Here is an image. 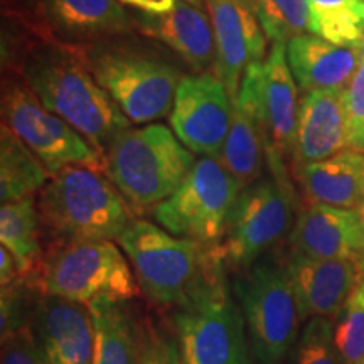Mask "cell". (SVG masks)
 <instances>
[{"label":"cell","instance_id":"1","mask_svg":"<svg viewBox=\"0 0 364 364\" xmlns=\"http://www.w3.org/2000/svg\"><path fill=\"white\" fill-rule=\"evenodd\" d=\"M2 71H16L49 112L68 122L100 156L132 122L86 65L81 49L31 36L2 16Z\"/></svg>","mask_w":364,"mask_h":364},{"label":"cell","instance_id":"2","mask_svg":"<svg viewBox=\"0 0 364 364\" xmlns=\"http://www.w3.org/2000/svg\"><path fill=\"white\" fill-rule=\"evenodd\" d=\"M86 65L135 125L169 117L177 86L186 75L176 54L139 31L122 33L81 46Z\"/></svg>","mask_w":364,"mask_h":364},{"label":"cell","instance_id":"3","mask_svg":"<svg viewBox=\"0 0 364 364\" xmlns=\"http://www.w3.org/2000/svg\"><path fill=\"white\" fill-rule=\"evenodd\" d=\"M43 235L51 243L118 240L134 209L102 169L71 166L54 172L39 191Z\"/></svg>","mask_w":364,"mask_h":364},{"label":"cell","instance_id":"4","mask_svg":"<svg viewBox=\"0 0 364 364\" xmlns=\"http://www.w3.org/2000/svg\"><path fill=\"white\" fill-rule=\"evenodd\" d=\"M102 159L103 172L136 213L166 201L196 164L174 132L157 122L122 130Z\"/></svg>","mask_w":364,"mask_h":364},{"label":"cell","instance_id":"5","mask_svg":"<svg viewBox=\"0 0 364 364\" xmlns=\"http://www.w3.org/2000/svg\"><path fill=\"white\" fill-rule=\"evenodd\" d=\"M223 263L216 253L203 280L176 306L182 364H252L247 324L231 297Z\"/></svg>","mask_w":364,"mask_h":364},{"label":"cell","instance_id":"6","mask_svg":"<svg viewBox=\"0 0 364 364\" xmlns=\"http://www.w3.org/2000/svg\"><path fill=\"white\" fill-rule=\"evenodd\" d=\"M26 284L39 295L85 306L97 299L129 302L139 295L134 268L112 241L51 243Z\"/></svg>","mask_w":364,"mask_h":364},{"label":"cell","instance_id":"7","mask_svg":"<svg viewBox=\"0 0 364 364\" xmlns=\"http://www.w3.org/2000/svg\"><path fill=\"white\" fill-rule=\"evenodd\" d=\"M118 243L132 263L144 294L159 306H179L198 287L216 250L181 238L147 220H132Z\"/></svg>","mask_w":364,"mask_h":364},{"label":"cell","instance_id":"8","mask_svg":"<svg viewBox=\"0 0 364 364\" xmlns=\"http://www.w3.org/2000/svg\"><path fill=\"white\" fill-rule=\"evenodd\" d=\"M243 188L218 159L201 157L176 193L152 209V216L169 233L216 248Z\"/></svg>","mask_w":364,"mask_h":364},{"label":"cell","instance_id":"9","mask_svg":"<svg viewBox=\"0 0 364 364\" xmlns=\"http://www.w3.org/2000/svg\"><path fill=\"white\" fill-rule=\"evenodd\" d=\"M255 358L260 364H282L297 341V300L287 267L255 262L235 280Z\"/></svg>","mask_w":364,"mask_h":364},{"label":"cell","instance_id":"10","mask_svg":"<svg viewBox=\"0 0 364 364\" xmlns=\"http://www.w3.org/2000/svg\"><path fill=\"white\" fill-rule=\"evenodd\" d=\"M295 206L289 171L270 172V177L245 186L216 253L233 267H252L292 230Z\"/></svg>","mask_w":364,"mask_h":364},{"label":"cell","instance_id":"11","mask_svg":"<svg viewBox=\"0 0 364 364\" xmlns=\"http://www.w3.org/2000/svg\"><path fill=\"white\" fill-rule=\"evenodd\" d=\"M2 125L11 129L44 164L49 174L71 166L103 171V159L68 122L49 112L16 71H4Z\"/></svg>","mask_w":364,"mask_h":364},{"label":"cell","instance_id":"12","mask_svg":"<svg viewBox=\"0 0 364 364\" xmlns=\"http://www.w3.org/2000/svg\"><path fill=\"white\" fill-rule=\"evenodd\" d=\"M2 16L34 38L76 48L136 31L120 0H2Z\"/></svg>","mask_w":364,"mask_h":364},{"label":"cell","instance_id":"13","mask_svg":"<svg viewBox=\"0 0 364 364\" xmlns=\"http://www.w3.org/2000/svg\"><path fill=\"white\" fill-rule=\"evenodd\" d=\"M299 86L287 61L285 43L272 44L265 61L253 63L245 71L238 102L260 120L267 139L268 166L285 164L294 157L299 124Z\"/></svg>","mask_w":364,"mask_h":364},{"label":"cell","instance_id":"14","mask_svg":"<svg viewBox=\"0 0 364 364\" xmlns=\"http://www.w3.org/2000/svg\"><path fill=\"white\" fill-rule=\"evenodd\" d=\"M233 113V98L215 71L186 73L177 86L169 122L191 152L220 159Z\"/></svg>","mask_w":364,"mask_h":364},{"label":"cell","instance_id":"15","mask_svg":"<svg viewBox=\"0 0 364 364\" xmlns=\"http://www.w3.org/2000/svg\"><path fill=\"white\" fill-rule=\"evenodd\" d=\"M208 12L216 46L213 71L220 76L230 97L236 102L248 66L265 61L268 39L253 11L235 0H208Z\"/></svg>","mask_w":364,"mask_h":364},{"label":"cell","instance_id":"16","mask_svg":"<svg viewBox=\"0 0 364 364\" xmlns=\"http://www.w3.org/2000/svg\"><path fill=\"white\" fill-rule=\"evenodd\" d=\"M33 331L48 364H93L95 327L85 304L38 294Z\"/></svg>","mask_w":364,"mask_h":364},{"label":"cell","instance_id":"17","mask_svg":"<svg viewBox=\"0 0 364 364\" xmlns=\"http://www.w3.org/2000/svg\"><path fill=\"white\" fill-rule=\"evenodd\" d=\"M290 284L297 300L300 322L312 317H338L363 272V262L317 260L292 253L289 265Z\"/></svg>","mask_w":364,"mask_h":364},{"label":"cell","instance_id":"18","mask_svg":"<svg viewBox=\"0 0 364 364\" xmlns=\"http://www.w3.org/2000/svg\"><path fill=\"white\" fill-rule=\"evenodd\" d=\"M139 33L159 41L189 68L191 73L209 71L215 66V31L208 9L177 0L172 11L161 16L136 11Z\"/></svg>","mask_w":364,"mask_h":364},{"label":"cell","instance_id":"19","mask_svg":"<svg viewBox=\"0 0 364 364\" xmlns=\"http://www.w3.org/2000/svg\"><path fill=\"white\" fill-rule=\"evenodd\" d=\"M292 253L317 260L363 258V228L356 209L309 204L289 235Z\"/></svg>","mask_w":364,"mask_h":364},{"label":"cell","instance_id":"20","mask_svg":"<svg viewBox=\"0 0 364 364\" xmlns=\"http://www.w3.org/2000/svg\"><path fill=\"white\" fill-rule=\"evenodd\" d=\"M348 149L344 90H321L300 100L294 145L295 169L324 161Z\"/></svg>","mask_w":364,"mask_h":364},{"label":"cell","instance_id":"21","mask_svg":"<svg viewBox=\"0 0 364 364\" xmlns=\"http://www.w3.org/2000/svg\"><path fill=\"white\" fill-rule=\"evenodd\" d=\"M287 61L304 95L321 90H344L361 66L359 51L316 34H300L285 44Z\"/></svg>","mask_w":364,"mask_h":364},{"label":"cell","instance_id":"22","mask_svg":"<svg viewBox=\"0 0 364 364\" xmlns=\"http://www.w3.org/2000/svg\"><path fill=\"white\" fill-rule=\"evenodd\" d=\"M297 177L311 204L356 209L364 201V152L344 149L300 167Z\"/></svg>","mask_w":364,"mask_h":364},{"label":"cell","instance_id":"23","mask_svg":"<svg viewBox=\"0 0 364 364\" xmlns=\"http://www.w3.org/2000/svg\"><path fill=\"white\" fill-rule=\"evenodd\" d=\"M95 327L93 364H142L145 341L127 302L97 299L88 304Z\"/></svg>","mask_w":364,"mask_h":364},{"label":"cell","instance_id":"24","mask_svg":"<svg viewBox=\"0 0 364 364\" xmlns=\"http://www.w3.org/2000/svg\"><path fill=\"white\" fill-rule=\"evenodd\" d=\"M223 167L243 186L262 179L268 166V147L257 115L236 100L230 134L218 159Z\"/></svg>","mask_w":364,"mask_h":364},{"label":"cell","instance_id":"25","mask_svg":"<svg viewBox=\"0 0 364 364\" xmlns=\"http://www.w3.org/2000/svg\"><path fill=\"white\" fill-rule=\"evenodd\" d=\"M43 226L34 198L2 204L0 208V241L17 263L22 280L34 275L44 250L41 247Z\"/></svg>","mask_w":364,"mask_h":364},{"label":"cell","instance_id":"26","mask_svg":"<svg viewBox=\"0 0 364 364\" xmlns=\"http://www.w3.org/2000/svg\"><path fill=\"white\" fill-rule=\"evenodd\" d=\"M49 171L11 129H0V201L34 198L49 181Z\"/></svg>","mask_w":364,"mask_h":364},{"label":"cell","instance_id":"27","mask_svg":"<svg viewBox=\"0 0 364 364\" xmlns=\"http://www.w3.org/2000/svg\"><path fill=\"white\" fill-rule=\"evenodd\" d=\"M309 33L359 49L364 38V0H309Z\"/></svg>","mask_w":364,"mask_h":364},{"label":"cell","instance_id":"28","mask_svg":"<svg viewBox=\"0 0 364 364\" xmlns=\"http://www.w3.org/2000/svg\"><path fill=\"white\" fill-rule=\"evenodd\" d=\"M253 14L272 44L309 33V0H257Z\"/></svg>","mask_w":364,"mask_h":364},{"label":"cell","instance_id":"29","mask_svg":"<svg viewBox=\"0 0 364 364\" xmlns=\"http://www.w3.org/2000/svg\"><path fill=\"white\" fill-rule=\"evenodd\" d=\"M356 287L341 309L334 341L344 364H361L364 358V260Z\"/></svg>","mask_w":364,"mask_h":364},{"label":"cell","instance_id":"30","mask_svg":"<svg viewBox=\"0 0 364 364\" xmlns=\"http://www.w3.org/2000/svg\"><path fill=\"white\" fill-rule=\"evenodd\" d=\"M294 364H344L336 346L331 318H309L295 346Z\"/></svg>","mask_w":364,"mask_h":364},{"label":"cell","instance_id":"31","mask_svg":"<svg viewBox=\"0 0 364 364\" xmlns=\"http://www.w3.org/2000/svg\"><path fill=\"white\" fill-rule=\"evenodd\" d=\"M348 149L364 152V65L358 68L344 88Z\"/></svg>","mask_w":364,"mask_h":364},{"label":"cell","instance_id":"32","mask_svg":"<svg viewBox=\"0 0 364 364\" xmlns=\"http://www.w3.org/2000/svg\"><path fill=\"white\" fill-rule=\"evenodd\" d=\"M2 364H48L33 327L2 338Z\"/></svg>","mask_w":364,"mask_h":364},{"label":"cell","instance_id":"33","mask_svg":"<svg viewBox=\"0 0 364 364\" xmlns=\"http://www.w3.org/2000/svg\"><path fill=\"white\" fill-rule=\"evenodd\" d=\"M142 364H182L179 346L159 334H150L145 341Z\"/></svg>","mask_w":364,"mask_h":364},{"label":"cell","instance_id":"34","mask_svg":"<svg viewBox=\"0 0 364 364\" xmlns=\"http://www.w3.org/2000/svg\"><path fill=\"white\" fill-rule=\"evenodd\" d=\"M124 4L134 7L135 11L161 16V14H167L172 11L177 0H124Z\"/></svg>","mask_w":364,"mask_h":364},{"label":"cell","instance_id":"35","mask_svg":"<svg viewBox=\"0 0 364 364\" xmlns=\"http://www.w3.org/2000/svg\"><path fill=\"white\" fill-rule=\"evenodd\" d=\"M21 280L17 263L7 248H0V284L2 287L12 285L14 282Z\"/></svg>","mask_w":364,"mask_h":364},{"label":"cell","instance_id":"36","mask_svg":"<svg viewBox=\"0 0 364 364\" xmlns=\"http://www.w3.org/2000/svg\"><path fill=\"white\" fill-rule=\"evenodd\" d=\"M358 215H359V221H361V228H363V240H364V201L359 208H356ZM363 260H364V248H363Z\"/></svg>","mask_w":364,"mask_h":364},{"label":"cell","instance_id":"37","mask_svg":"<svg viewBox=\"0 0 364 364\" xmlns=\"http://www.w3.org/2000/svg\"><path fill=\"white\" fill-rule=\"evenodd\" d=\"M235 2H238L240 6H243V7L250 9V11H253L255 4H257V0H235Z\"/></svg>","mask_w":364,"mask_h":364},{"label":"cell","instance_id":"38","mask_svg":"<svg viewBox=\"0 0 364 364\" xmlns=\"http://www.w3.org/2000/svg\"><path fill=\"white\" fill-rule=\"evenodd\" d=\"M186 2L193 4V6H198V7L208 9V0H186Z\"/></svg>","mask_w":364,"mask_h":364},{"label":"cell","instance_id":"39","mask_svg":"<svg viewBox=\"0 0 364 364\" xmlns=\"http://www.w3.org/2000/svg\"><path fill=\"white\" fill-rule=\"evenodd\" d=\"M359 59H361V65H364V38H363V43L359 46Z\"/></svg>","mask_w":364,"mask_h":364},{"label":"cell","instance_id":"40","mask_svg":"<svg viewBox=\"0 0 364 364\" xmlns=\"http://www.w3.org/2000/svg\"><path fill=\"white\" fill-rule=\"evenodd\" d=\"M361 364H364V358H363V363Z\"/></svg>","mask_w":364,"mask_h":364},{"label":"cell","instance_id":"41","mask_svg":"<svg viewBox=\"0 0 364 364\" xmlns=\"http://www.w3.org/2000/svg\"><path fill=\"white\" fill-rule=\"evenodd\" d=\"M120 2H122V4H124V0H120Z\"/></svg>","mask_w":364,"mask_h":364}]
</instances>
